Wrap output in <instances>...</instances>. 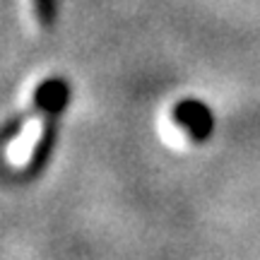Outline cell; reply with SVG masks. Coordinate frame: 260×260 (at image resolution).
Masks as SVG:
<instances>
[{
  "label": "cell",
  "mask_w": 260,
  "mask_h": 260,
  "mask_svg": "<svg viewBox=\"0 0 260 260\" xmlns=\"http://www.w3.org/2000/svg\"><path fill=\"white\" fill-rule=\"evenodd\" d=\"M68 99L70 96H60L58 102H53L44 111V123H41V130H39V138H37V145H34V152H31V159H29V167H27V176H34L39 174L44 164H46L48 154L51 149L56 145V138H58V121H60V113L63 109L68 106Z\"/></svg>",
  "instance_id": "6da1fadb"
},
{
  "label": "cell",
  "mask_w": 260,
  "mask_h": 260,
  "mask_svg": "<svg viewBox=\"0 0 260 260\" xmlns=\"http://www.w3.org/2000/svg\"><path fill=\"white\" fill-rule=\"evenodd\" d=\"M171 118L176 121V125L181 130H186L188 138L195 140V142H203V140H207L212 135L214 116L198 99H183V102H178L174 106V111H171Z\"/></svg>",
  "instance_id": "7a4b0ae2"
},
{
  "label": "cell",
  "mask_w": 260,
  "mask_h": 260,
  "mask_svg": "<svg viewBox=\"0 0 260 260\" xmlns=\"http://www.w3.org/2000/svg\"><path fill=\"white\" fill-rule=\"evenodd\" d=\"M34 12L44 27H51L58 15V0H34Z\"/></svg>",
  "instance_id": "3957f363"
}]
</instances>
